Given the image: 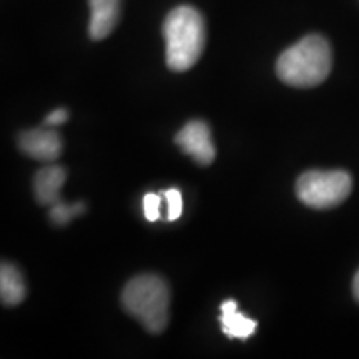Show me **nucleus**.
Returning a JSON list of instances; mask_svg holds the SVG:
<instances>
[{"mask_svg": "<svg viewBox=\"0 0 359 359\" xmlns=\"http://www.w3.org/2000/svg\"><path fill=\"white\" fill-rule=\"evenodd\" d=\"M83 210H85L83 203L67 205V203H62V201H57L55 205H52L50 218L52 222L57 224H67L72 218H75L77 215L82 213Z\"/></svg>", "mask_w": 359, "mask_h": 359, "instance_id": "nucleus-11", "label": "nucleus"}, {"mask_svg": "<svg viewBox=\"0 0 359 359\" xmlns=\"http://www.w3.org/2000/svg\"><path fill=\"white\" fill-rule=\"evenodd\" d=\"M353 293L359 302V271L356 273V276H354V280H353Z\"/></svg>", "mask_w": 359, "mask_h": 359, "instance_id": "nucleus-15", "label": "nucleus"}, {"mask_svg": "<svg viewBox=\"0 0 359 359\" xmlns=\"http://www.w3.org/2000/svg\"><path fill=\"white\" fill-rule=\"evenodd\" d=\"M165 57L173 72L190 70L200 60L206 43L203 15L195 7L180 6L163 22Z\"/></svg>", "mask_w": 359, "mask_h": 359, "instance_id": "nucleus-2", "label": "nucleus"}, {"mask_svg": "<svg viewBox=\"0 0 359 359\" xmlns=\"http://www.w3.org/2000/svg\"><path fill=\"white\" fill-rule=\"evenodd\" d=\"M353 190V178L343 170L306 172L298 178L296 195L306 206L318 210L333 208L343 203Z\"/></svg>", "mask_w": 359, "mask_h": 359, "instance_id": "nucleus-4", "label": "nucleus"}, {"mask_svg": "<svg viewBox=\"0 0 359 359\" xmlns=\"http://www.w3.org/2000/svg\"><path fill=\"white\" fill-rule=\"evenodd\" d=\"M219 323H222L223 333L228 338L246 339L257 331V321L250 320L248 316L238 311L236 302L226 299L222 304V314H219Z\"/></svg>", "mask_w": 359, "mask_h": 359, "instance_id": "nucleus-9", "label": "nucleus"}, {"mask_svg": "<svg viewBox=\"0 0 359 359\" xmlns=\"http://www.w3.org/2000/svg\"><path fill=\"white\" fill-rule=\"evenodd\" d=\"M161 196L156 195V193H147L143 196V213H145V218L148 222H156L160 218Z\"/></svg>", "mask_w": 359, "mask_h": 359, "instance_id": "nucleus-13", "label": "nucleus"}, {"mask_svg": "<svg viewBox=\"0 0 359 359\" xmlns=\"http://www.w3.org/2000/svg\"><path fill=\"white\" fill-rule=\"evenodd\" d=\"M331 67L333 52L330 42L321 35L313 34L281 53L276 62V75L291 87L309 88L325 82Z\"/></svg>", "mask_w": 359, "mask_h": 359, "instance_id": "nucleus-1", "label": "nucleus"}, {"mask_svg": "<svg viewBox=\"0 0 359 359\" xmlns=\"http://www.w3.org/2000/svg\"><path fill=\"white\" fill-rule=\"evenodd\" d=\"M88 34L93 40L109 37L120 17V0H88Z\"/></svg>", "mask_w": 359, "mask_h": 359, "instance_id": "nucleus-7", "label": "nucleus"}, {"mask_svg": "<svg viewBox=\"0 0 359 359\" xmlns=\"http://www.w3.org/2000/svg\"><path fill=\"white\" fill-rule=\"evenodd\" d=\"M161 193H163V200L167 201V205H168L167 219L168 222H175V219H178L183 213L182 191L177 190V188H170V190H165Z\"/></svg>", "mask_w": 359, "mask_h": 359, "instance_id": "nucleus-12", "label": "nucleus"}, {"mask_svg": "<svg viewBox=\"0 0 359 359\" xmlns=\"http://www.w3.org/2000/svg\"><path fill=\"white\" fill-rule=\"evenodd\" d=\"M67 178V172L64 167L50 165L39 170L34 178V193L35 198L40 205L52 206L60 201V191Z\"/></svg>", "mask_w": 359, "mask_h": 359, "instance_id": "nucleus-8", "label": "nucleus"}, {"mask_svg": "<svg viewBox=\"0 0 359 359\" xmlns=\"http://www.w3.org/2000/svg\"><path fill=\"white\" fill-rule=\"evenodd\" d=\"M67 118H69V114H67V110L57 109V110H53L47 115V118L43 120V123H45V127H58V125L65 123Z\"/></svg>", "mask_w": 359, "mask_h": 359, "instance_id": "nucleus-14", "label": "nucleus"}, {"mask_svg": "<svg viewBox=\"0 0 359 359\" xmlns=\"http://www.w3.org/2000/svg\"><path fill=\"white\" fill-rule=\"evenodd\" d=\"M175 142L187 155H190L196 163L203 165V167L212 163L215 155H217L210 127L205 122H200V120L188 122L177 133Z\"/></svg>", "mask_w": 359, "mask_h": 359, "instance_id": "nucleus-5", "label": "nucleus"}, {"mask_svg": "<svg viewBox=\"0 0 359 359\" xmlns=\"http://www.w3.org/2000/svg\"><path fill=\"white\" fill-rule=\"evenodd\" d=\"M27 286L20 269L4 263L0 268V298L6 306H15L25 299Z\"/></svg>", "mask_w": 359, "mask_h": 359, "instance_id": "nucleus-10", "label": "nucleus"}, {"mask_svg": "<svg viewBox=\"0 0 359 359\" xmlns=\"http://www.w3.org/2000/svg\"><path fill=\"white\" fill-rule=\"evenodd\" d=\"M125 311L138 320L150 333H161L168 325L170 290L167 281L156 275H140L125 286L122 293Z\"/></svg>", "mask_w": 359, "mask_h": 359, "instance_id": "nucleus-3", "label": "nucleus"}, {"mask_svg": "<svg viewBox=\"0 0 359 359\" xmlns=\"http://www.w3.org/2000/svg\"><path fill=\"white\" fill-rule=\"evenodd\" d=\"M19 147L30 158L53 161L62 154V138L52 128L29 130L19 137Z\"/></svg>", "mask_w": 359, "mask_h": 359, "instance_id": "nucleus-6", "label": "nucleus"}]
</instances>
